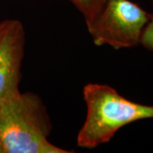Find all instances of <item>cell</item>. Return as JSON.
I'll list each match as a JSON object with an SVG mask.
<instances>
[{"label": "cell", "instance_id": "4", "mask_svg": "<svg viewBox=\"0 0 153 153\" xmlns=\"http://www.w3.org/2000/svg\"><path fill=\"white\" fill-rule=\"evenodd\" d=\"M25 37L20 21L0 22V99L19 89Z\"/></svg>", "mask_w": 153, "mask_h": 153}, {"label": "cell", "instance_id": "6", "mask_svg": "<svg viewBox=\"0 0 153 153\" xmlns=\"http://www.w3.org/2000/svg\"><path fill=\"white\" fill-rule=\"evenodd\" d=\"M140 44H142L146 49L153 51V15L143 31Z\"/></svg>", "mask_w": 153, "mask_h": 153}, {"label": "cell", "instance_id": "1", "mask_svg": "<svg viewBox=\"0 0 153 153\" xmlns=\"http://www.w3.org/2000/svg\"><path fill=\"white\" fill-rule=\"evenodd\" d=\"M50 123L38 95L20 89L0 99V153H69L48 140Z\"/></svg>", "mask_w": 153, "mask_h": 153}, {"label": "cell", "instance_id": "5", "mask_svg": "<svg viewBox=\"0 0 153 153\" xmlns=\"http://www.w3.org/2000/svg\"><path fill=\"white\" fill-rule=\"evenodd\" d=\"M76 7L82 14L86 23L88 26L98 16L102 10L107 0H68Z\"/></svg>", "mask_w": 153, "mask_h": 153}, {"label": "cell", "instance_id": "2", "mask_svg": "<svg viewBox=\"0 0 153 153\" xmlns=\"http://www.w3.org/2000/svg\"><path fill=\"white\" fill-rule=\"evenodd\" d=\"M82 92L87 115L76 137L79 147L94 149L110 141L121 128L153 118V105L129 100L108 85L88 83Z\"/></svg>", "mask_w": 153, "mask_h": 153}, {"label": "cell", "instance_id": "3", "mask_svg": "<svg viewBox=\"0 0 153 153\" xmlns=\"http://www.w3.org/2000/svg\"><path fill=\"white\" fill-rule=\"evenodd\" d=\"M152 16L130 0H107L87 28L96 46L132 48L140 44L143 31Z\"/></svg>", "mask_w": 153, "mask_h": 153}]
</instances>
